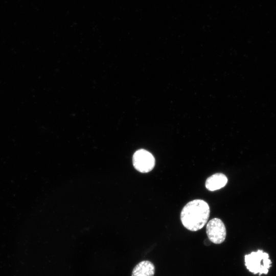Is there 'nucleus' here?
<instances>
[{
	"mask_svg": "<svg viewBox=\"0 0 276 276\" xmlns=\"http://www.w3.org/2000/svg\"><path fill=\"white\" fill-rule=\"evenodd\" d=\"M246 268L254 274H267L271 262L268 254L262 250L252 251L244 257Z\"/></svg>",
	"mask_w": 276,
	"mask_h": 276,
	"instance_id": "2",
	"label": "nucleus"
},
{
	"mask_svg": "<svg viewBox=\"0 0 276 276\" xmlns=\"http://www.w3.org/2000/svg\"><path fill=\"white\" fill-rule=\"evenodd\" d=\"M206 232L208 239L214 244L222 243L226 238L225 225L219 218H215L209 221L206 225Z\"/></svg>",
	"mask_w": 276,
	"mask_h": 276,
	"instance_id": "3",
	"label": "nucleus"
},
{
	"mask_svg": "<svg viewBox=\"0 0 276 276\" xmlns=\"http://www.w3.org/2000/svg\"><path fill=\"white\" fill-rule=\"evenodd\" d=\"M132 162L134 167L137 171L142 173H147L153 169L155 160L150 152L142 149L134 153Z\"/></svg>",
	"mask_w": 276,
	"mask_h": 276,
	"instance_id": "4",
	"label": "nucleus"
},
{
	"mask_svg": "<svg viewBox=\"0 0 276 276\" xmlns=\"http://www.w3.org/2000/svg\"><path fill=\"white\" fill-rule=\"evenodd\" d=\"M154 265L150 261L139 262L133 269L131 276H154Z\"/></svg>",
	"mask_w": 276,
	"mask_h": 276,
	"instance_id": "6",
	"label": "nucleus"
},
{
	"mask_svg": "<svg viewBox=\"0 0 276 276\" xmlns=\"http://www.w3.org/2000/svg\"><path fill=\"white\" fill-rule=\"evenodd\" d=\"M210 215L209 204L203 200L195 199L187 203L181 210L180 220L183 226L191 231L201 229Z\"/></svg>",
	"mask_w": 276,
	"mask_h": 276,
	"instance_id": "1",
	"label": "nucleus"
},
{
	"mask_svg": "<svg viewBox=\"0 0 276 276\" xmlns=\"http://www.w3.org/2000/svg\"><path fill=\"white\" fill-rule=\"evenodd\" d=\"M227 182V178L226 176L222 173H217L206 179L205 186L208 190L214 191L222 188L226 185Z\"/></svg>",
	"mask_w": 276,
	"mask_h": 276,
	"instance_id": "5",
	"label": "nucleus"
}]
</instances>
